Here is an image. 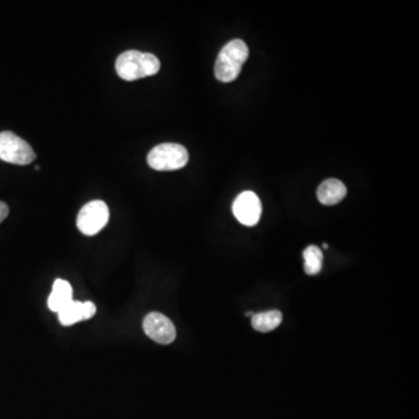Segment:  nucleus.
<instances>
[{
  "label": "nucleus",
  "mask_w": 419,
  "mask_h": 419,
  "mask_svg": "<svg viewBox=\"0 0 419 419\" xmlns=\"http://www.w3.org/2000/svg\"><path fill=\"white\" fill-rule=\"evenodd\" d=\"M161 63L156 56L151 53L139 50H127L116 58V70L124 81H136L158 74Z\"/></svg>",
  "instance_id": "obj_1"
},
{
  "label": "nucleus",
  "mask_w": 419,
  "mask_h": 419,
  "mask_svg": "<svg viewBox=\"0 0 419 419\" xmlns=\"http://www.w3.org/2000/svg\"><path fill=\"white\" fill-rule=\"evenodd\" d=\"M249 55V47L242 40H232L226 43L214 65L217 80L224 83L236 80Z\"/></svg>",
  "instance_id": "obj_2"
},
{
  "label": "nucleus",
  "mask_w": 419,
  "mask_h": 419,
  "mask_svg": "<svg viewBox=\"0 0 419 419\" xmlns=\"http://www.w3.org/2000/svg\"><path fill=\"white\" fill-rule=\"evenodd\" d=\"M189 153L178 143H161L149 152L147 162L149 167L158 171L178 170L187 165Z\"/></svg>",
  "instance_id": "obj_3"
},
{
  "label": "nucleus",
  "mask_w": 419,
  "mask_h": 419,
  "mask_svg": "<svg viewBox=\"0 0 419 419\" xmlns=\"http://www.w3.org/2000/svg\"><path fill=\"white\" fill-rule=\"evenodd\" d=\"M36 158L32 146L16 133L9 131L0 133V160L12 165H26Z\"/></svg>",
  "instance_id": "obj_4"
},
{
  "label": "nucleus",
  "mask_w": 419,
  "mask_h": 419,
  "mask_svg": "<svg viewBox=\"0 0 419 419\" xmlns=\"http://www.w3.org/2000/svg\"><path fill=\"white\" fill-rule=\"evenodd\" d=\"M110 211L103 200H91L82 207L77 216V227L85 236H94L109 223Z\"/></svg>",
  "instance_id": "obj_5"
},
{
  "label": "nucleus",
  "mask_w": 419,
  "mask_h": 419,
  "mask_svg": "<svg viewBox=\"0 0 419 419\" xmlns=\"http://www.w3.org/2000/svg\"><path fill=\"white\" fill-rule=\"evenodd\" d=\"M143 330L149 338L161 345H169L176 339V329L169 318L160 312L148 313L143 320Z\"/></svg>",
  "instance_id": "obj_6"
},
{
  "label": "nucleus",
  "mask_w": 419,
  "mask_h": 419,
  "mask_svg": "<svg viewBox=\"0 0 419 419\" xmlns=\"http://www.w3.org/2000/svg\"><path fill=\"white\" fill-rule=\"evenodd\" d=\"M260 198L253 191H244L233 203V213L236 219L245 226H255L261 217Z\"/></svg>",
  "instance_id": "obj_7"
},
{
  "label": "nucleus",
  "mask_w": 419,
  "mask_h": 419,
  "mask_svg": "<svg viewBox=\"0 0 419 419\" xmlns=\"http://www.w3.org/2000/svg\"><path fill=\"white\" fill-rule=\"evenodd\" d=\"M347 195L345 184L335 178H330L320 184L317 190V197L322 205H335L340 203Z\"/></svg>",
  "instance_id": "obj_8"
},
{
  "label": "nucleus",
  "mask_w": 419,
  "mask_h": 419,
  "mask_svg": "<svg viewBox=\"0 0 419 419\" xmlns=\"http://www.w3.org/2000/svg\"><path fill=\"white\" fill-rule=\"evenodd\" d=\"M71 300H72V288L70 283L68 281L58 278L53 285L52 293L49 295V309L58 313L67 304L70 303Z\"/></svg>",
  "instance_id": "obj_9"
},
{
  "label": "nucleus",
  "mask_w": 419,
  "mask_h": 419,
  "mask_svg": "<svg viewBox=\"0 0 419 419\" xmlns=\"http://www.w3.org/2000/svg\"><path fill=\"white\" fill-rule=\"evenodd\" d=\"M283 320L282 313L278 310H271L267 312L255 313L251 317V325L259 332H271L280 326Z\"/></svg>",
  "instance_id": "obj_10"
},
{
  "label": "nucleus",
  "mask_w": 419,
  "mask_h": 419,
  "mask_svg": "<svg viewBox=\"0 0 419 419\" xmlns=\"http://www.w3.org/2000/svg\"><path fill=\"white\" fill-rule=\"evenodd\" d=\"M58 320L63 326H71L76 322L85 320L84 318L83 302L71 300L63 309L58 312Z\"/></svg>",
  "instance_id": "obj_11"
},
{
  "label": "nucleus",
  "mask_w": 419,
  "mask_h": 419,
  "mask_svg": "<svg viewBox=\"0 0 419 419\" xmlns=\"http://www.w3.org/2000/svg\"><path fill=\"white\" fill-rule=\"evenodd\" d=\"M304 271L308 275H317L322 271V253L320 247L309 246L303 253Z\"/></svg>",
  "instance_id": "obj_12"
},
{
  "label": "nucleus",
  "mask_w": 419,
  "mask_h": 419,
  "mask_svg": "<svg viewBox=\"0 0 419 419\" xmlns=\"http://www.w3.org/2000/svg\"><path fill=\"white\" fill-rule=\"evenodd\" d=\"M10 213V209L7 207L6 203L0 202V224L3 223L4 220L6 219V217Z\"/></svg>",
  "instance_id": "obj_13"
},
{
  "label": "nucleus",
  "mask_w": 419,
  "mask_h": 419,
  "mask_svg": "<svg viewBox=\"0 0 419 419\" xmlns=\"http://www.w3.org/2000/svg\"><path fill=\"white\" fill-rule=\"evenodd\" d=\"M322 247H324V249H327L329 246H327V244H324V245H322Z\"/></svg>",
  "instance_id": "obj_14"
}]
</instances>
